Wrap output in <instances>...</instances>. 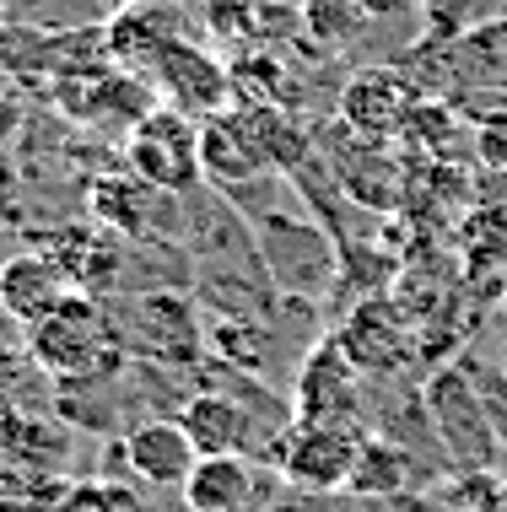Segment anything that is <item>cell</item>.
<instances>
[{
  "mask_svg": "<svg viewBox=\"0 0 507 512\" xmlns=\"http://www.w3.org/2000/svg\"><path fill=\"white\" fill-rule=\"evenodd\" d=\"M27 356H33L38 372H49L60 383H98L103 372L119 367L125 340H119V329H108L98 302L76 297L54 318L27 329Z\"/></svg>",
  "mask_w": 507,
  "mask_h": 512,
  "instance_id": "cell-1",
  "label": "cell"
},
{
  "mask_svg": "<svg viewBox=\"0 0 507 512\" xmlns=\"http://www.w3.org/2000/svg\"><path fill=\"white\" fill-rule=\"evenodd\" d=\"M367 432L356 421H286V432L270 448V464L292 491L303 496H335L351 486V469L362 459Z\"/></svg>",
  "mask_w": 507,
  "mask_h": 512,
  "instance_id": "cell-2",
  "label": "cell"
},
{
  "mask_svg": "<svg viewBox=\"0 0 507 512\" xmlns=\"http://www.w3.org/2000/svg\"><path fill=\"white\" fill-rule=\"evenodd\" d=\"M87 216L125 243H168L184 238V195L135 178L130 168H114L87 184Z\"/></svg>",
  "mask_w": 507,
  "mask_h": 512,
  "instance_id": "cell-3",
  "label": "cell"
},
{
  "mask_svg": "<svg viewBox=\"0 0 507 512\" xmlns=\"http://www.w3.org/2000/svg\"><path fill=\"white\" fill-rule=\"evenodd\" d=\"M125 168L146 184L168 189V195H195L205 184L200 173V119L178 114V108H152L146 119H135L125 135Z\"/></svg>",
  "mask_w": 507,
  "mask_h": 512,
  "instance_id": "cell-4",
  "label": "cell"
},
{
  "mask_svg": "<svg viewBox=\"0 0 507 512\" xmlns=\"http://www.w3.org/2000/svg\"><path fill=\"white\" fill-rule=\"evenodd\" d=\"M427 415H432L437 442H443L470 475H481V469H491L507 453L486 405H481V394H475V383L464 378V372H437L427 383Z\"/></svg>",
  "mask_w": 507,
  "mask_h": 512,
  "instance_id": "cell-5",
  "label": "cell"
},
{
  "mask_svg": "<svg viewBox=\"0 0 507 512\" xmlns=\"http://www.w3.org/2000/svg\"><path fill=\"white\" fill-rule=\"evenodd\" d=\"M421 103L427 98L410 87V76L394 60L362 65V71H351V81L340 87V119H346L362 141H378V146L400 141Z\"/></svg>",
  "mask_w": 507,
  "mask_h": 512,
  "instance_id": "cell-6",
  "label": "cell"
},
{
  "mask_svg": "<svg viewBox=\"0 0 507 512\" xmlns=\"http://www.w3.org/2000/svg\"><path fill=\"white\" fill-rule=\"evenodd\" d=\"M146 81L168 98V108H178L189 119H211V114H227L232 108V71L222 60H211L200 44H189V38L162 49Z\"/></svg>",
  "mask_w": 507,
  "mask_h": 512,
  "instance_id": "cell-7",
  "label": "cell"
},
{
  "mask_svg": "<svg viewBox=\"0 0 507 512\" xmlns=\"http://www.w3.org/2000/svg\"><path fill=\"white\" fill-rule=\"evenodd\" d=\"M76 281L65 275V265L44 248H22V254H11L6 265H0V313H11L22 329L44 324L65 308V302H76Z\"/></svg>",
  "mask_w": 507,
  "mask_h": 512,
  "instance_id": "cell-8",
  "label": "cell"
},
{
  "mask_svg": "<svg viewBox=\"0 0 507 512\" xmlns=\"http://www.w3.org/2000/svg\"><path fill=\"white\" fill-rule=\"evenodd\" d=\"M119 459L135 480H146V486L157 491H184L189 469L200 464L195 442L189 432L178 426V415H152V421H135L125 442H119Z\"/></svg>",
  "mask_w": 507,
  "mask_h": 512,
  "instance_id": "cell-9",
  "label": "cell"
},
{
  "mask_svg": "<svg viewBox=\"0 0 507 512\" xmlns=\"http://www.w3.org/2000/svg\"><path fill=\"white\" fill-rule=\"evenodd\" d=\"M335 345L346 351V362L367 378H389L410 362V335H405V318L378 297H362L351 308V318L340 324Z\"/></svg>",
  "mask_w": 507,
  "mask_h": 512,
  "instance_id": "cell-10",
  "label": "cell"
},
{
  "mask_svg": "<svg viewBox=\"0 0 507 512\" xmlns=\"http://www.w3.org/2000/svg\"><path fill=\"white\" fill-rule=\"evenodd\" d=\"M178 496H184V512H270L265 507V469H259L254 453L200 459Z\"/></svg>",
  "mask_w": 507,
  "mask_h": 512,
  "instance_id": "cell-11",
  "label": "cell"
},
{
  "mask_svg": "<svg viewBox=\"0 0 507 512\" xmlns=\"http://www.w3.org/2000/svg\"><path fill=\"white\" fill-rule=\"evenodd\" d=\"M356 372L346 362L335 340H324L319 351L303 362L297 372V389H292V415L297 421H362V399H356Z\"/></svg>",
  "mask_w": 507,
  "mask_h": 512,
  "instance_id": "cell-12",
  "label": "cell"
},
{
  "mask_svg": "<svg viewBox=\"0 0 507 512\" xmlns=\"http://www.w3.org/2000/svg\"><path fill=\"white\" fill-rule=\"evenodd\" d=\"M178 426L189 432L200 459H222V453H254L259 459V426H254V410L232 394H216L205 389L195 399H184L178 410Z\"/></svg>",
  "mask_w": 507,
  "mask_h": 512,
  "instance_id": "cell-13",
  "label": "cell"
},
{
  "mask_svg": "<svg viewBox=\"0 0 507 512\" xmlns=\"http://www.w3.org/2000/svg\"><path fill=\"white\" fill-rule=\"evenodd\" d=\"M200 173H205V184H211L216 195H227V189L254 184V178H265L276 168L259 157V146L249 141V130H243L238 114L227 108V114L200 119Z\"/></svg>",
  "mask_w": 507,
  "mask_h": 512,
  "instance_id": "cell-14",
  "label": "cell"
},
{
  "mask_svg": "<svg viewBox=\"0 0 507 512\" xmlns=\"http://www.w3.org/2000/svg\"><path fill=\"white\" fill-rule=\"evenodd\" d=\"M373 6L367 0H303V33L319 54H346L373 33Z\"/></svg>",
  "mask_w": 507,
  "mask_h": 512,
  "instance_id": "cell-15",
  "label": "cell"
},
{
  "mask_svg": "<svg viewBox=\"0 0 507 512\" xmlns=\"http://www.w3.org/2000/svg\"><path fill=\"white\" fill-rule=\"evenodd\" d=\"M405 491H410V453L389 437H367L346 496H356V502H389V496H405Z\"/></svg>",
  "mask_w": 507,
  "mask_h": 512,
  "instance_id": "cell-16",
  "label": "cell"
},
{
  "mask_svg": "<svg viewBox=\"0 0 507 512\" xmlns=\"http://www.w3.org/2000/svg\"><path fill=\"white\" fill-rule=\"evenodd\" d=\"M459 238H464V275H475V281L497 275V281H507V205L470 211Z\"/></svg>",
  "mask_w": 507,
  "mask_h": 512,
  "instance_id": "cell-17",
  "label": "cell"
},
{
  "mask_svg": "<svg viewBox=\"0 0 507 512\" xmlns=\"http://www.w3.org/2000/svg\"><path fill=\"white\" fill-rule=\"evenodd\" d=\"M205 340L232 372H249V378L270 372V329L259 318H216Z\"/></svg>",
  "mask_w": 507,
  "mask_h": 512,
  "instance_id": "cell-18",
  "label": "cell"
},
{
  "mask_svg": "<svg viewBox=\"0 0 507 512\" xmlns=\"http://www.w3.org/2000/svg\"><path fill=\"white\" fill-rule=\"evenodd\" d=\"M54 512H152L130 480H71Z\"/></svg>",
  "mask_w": 507,
  "mask_h": 512,
  "instance_id": "cell-19",
  "label": "cell"
},
{
  "mask_svg": "<svg viewBox=\"0 0 507 512\" xmlns=\"http://www.w3.org/2000/svg\"><path fill=\"white\" fill-rule=\"evenodd\" d=\"M470 151L486 173H507V103H491L470 130Z\"/></svg>",
  "mask_w": 507,
  "mask_h": 512,
  "instance_id": "cell-20",
  "label": "cell"
},
{
  "mask_svg": "<svg viewBox=\"0 0 507 512\" xmlns=\"http://www.w3.org/2000/svg\"><path fill=\"white\" fill-rule=\"evenodd\" d=\"M27 130V92L17 87V76L0 71V157L11 151V141Z\"/></svg>",
  "mask_w": 507,
  "mask_h": 512,
  "instance_id": "cell-21",
  "label": "cell"
},
{
  "mask_svg": "<svg viewBox=\"0 0 507 512\" xmlns=\"http://www.w3.org/2000/svg\"><path fill=\"white\" fill-rule=\"evenodd\" d=\"M11 221H17V168L0 157V238L11 232Z\"/></svg>",
  "mask_w": 507,
  "mask_h": 512,
  "instance_id": "cell-22",
  "label": "cell"
},
{
  "mask_svg": "<svg viewBox=\"0 0 507 512\" xmlns=\"http://www.w3.org/2000/svg\"><path fill=\"white\" fill-rule=\"evenodd\" d=\"M22 367H33V356H27V340L17 345L11 335H0V389H6V383L17 378Z\"/></svg>",
  "mask_w": 507,
  "mask_h": 512,
  "instance_id": "cell-23",
  "label": "cell"
},
{
  "mask_svg": "<svg viewBox=\"0 0 507 512\" xmlns=\"http://www.w3.org/2000/svg\"><path fill=\"white\" fill-rule=\"evenodd\" d=\"M367 6H373V17L383 22V17H416L427 0H367Z\"/></svg>",
  "mask_w": 507,
  "mask_h": 512,
  "instance_id": "cell-24",
  "label": "cell"
},
{
  "mask_svg": "<svg viewBox=\"0 0 507 512\" xmlns=\"http://www.w3.org/2000/svg\"><path fill=\"white\" fill-rule=\"evenodd\" d=\"M270 512H313V496H303V502H281V507H270Z\"/></svg>",
  "mask_w": 507,
  "mask_h": 512,
  "instance_id": "cell-25",
  "label": "cell"
},
{
  "mask_svg": "<svg viewBox=\"0 0 507 512\" xmlns=\"http://www.w3.org/2000/svg\"><path fill=\"white\" fill-rule=\"evenodd\" d=\"M502 318H507V281H502Z\"/></svg>",
  "mask_w": 507,
  "mask_h": 512,
  "instance_id": "cell-26",
  "label": "cell"
},
{
  "mask_svg": "<svg viewBox=\"0 0 507 512\" xmlns=\"http://www.w3.org/2000/svg\"><path fill=\"white\" fill-rule=\"evenodd\" d=\"M502 367H507V351H502Z\"/></svg>",
  "mask_w": 507,
  "mask_h": 512,
  "instance_id": "cell-27",
  "label": "cell"
}]
</instances>
